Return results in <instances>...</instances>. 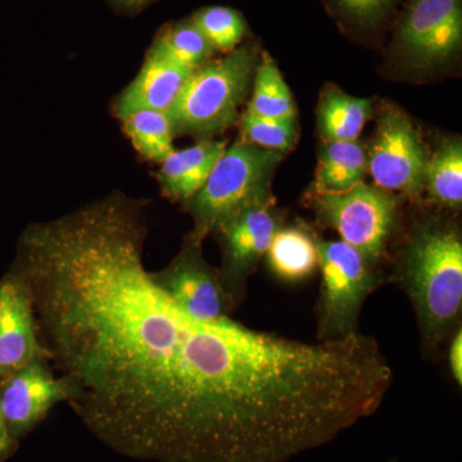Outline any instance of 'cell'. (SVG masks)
<instances>
[{"label":"cell","instance_id":"6da1fadb","mask_svg":"<svg viewBox=\"0 0 462 462\" xmlns=\"http://www.w3.org/2000/svg\"><path fill=\"white\" fill-rule=\"evenodd\" d=\"M147 206L112 193L27 225L9 273L88 430L133 460L194 462L247 397L256 334L191 318L154 282Z\"/></svg>","mask_w":462,"mask_h":462},{"label":"cell","instance_id":"7a4b0ae2","mask_svg":"<svg viewBox=\"0 0 462 462\" xmlns=\"http://www.w3.org/2000/svg\"><path fill=\"white\" fill-rule=\"evenodd\" d=\"M398 281L411 300L422 345L436 351L457 330L462 311V240L448 221L416 224L404 245Z\"/></svg>","mask_w":462,"mask_h":462},{"label":"cell","instance_id":"3957f363","mask_svg":"<svg viewBox=\"0 0 462 462\" xmlns=\"http://www.w3.org/2000/svg\"><path fill=\"white\" fill-rule=\"evenodd\" d=\"M260 57L257 45L248 42L193 71L169 112L175 135L206 141L230 129L251 90Z\"/></svg>","mask_w":462,"mask_h":462},{"label":"cell","instance_id":"277c9868","mask_svg":"<svg viewBox=\"0 0 462 462\" xmlns=\"http://www.w3.org/2000/svg\"><path fill=\"white\" fill-rule=\"evenodd\" d=\"M282 160V152L243 141L225 148L205 185L185 205L193 220L188 238L202 245L242 209L273 200L270 187Z\"/></svg>","mask_w":462,"mask_h":462},{"label":"cell","instance_id":"5b68a950","mask_svg":"<svg viewBox=\"0 0 462 462\" xmlns=\"http://www.w3.org/2000/svg\"><path fill=\"white\" fill-rule=\"evenodd\" d=\"M321 273L318 305V340H336L358 333L365 300L379 288L375 264L340 240L318 239Z\"/></svg>","mask_w":462,"mask_h":462},{"label":"cell","instance_id":"8992f818","mask_svg":"<svg viewBox=\"0 0 462 462\" xmlns=\"http://www.w3.org/2000/svg\"><path fill=\"white\" fill-rule=\"evenodd\" d=\"M312 206L319 221L343 242L375 266L383 260L397 221L398 199L392 191L363 181L342 193H314Z\"/></svg>","mask_w":462,"mask_h":462},{"label":"cell","instance_id":"52a82bcc","mask_svg":"<svg viewBox=\"0 0 462 462\" xmlns=\"http://www.w3.org/2000/svg\"><path fill=\"white\" fill-rule=\"evenodd\" d=\"M461 42L462 0H407L392 50L412 69H434L457 56Z\"/></svg>","mask_w":462,"mask_h":462},{"label":"cell","instance_id":"ba28073f","mask_svg":"<svg viewBox=\"0 0 462 462\" xmlns=\"http://www.w3.org/2000/svg\"><path fill=\"white\" fill-rule=\"evenodd\" d=\"M367 172L376 187L416 199L424 191L428 154L421 134L400 108L385 107L367 149Z\"/></svg>","mask_w":462,"mask_h":462},{"label":"cell","instance_id":"9c48e42d","mask_svg":"<svg viewBox=\"0 0 462 462\" xmlns=\"http://www.w3.org/2000/svg\"><path fill=\"white\" fill-rule=\"evenodd\" d=\"M152 276L182 311L197 320H229L236 307L224 288L218 269L203 257L202 245L188 236L178 256Z\"/></svg>","mask_w":462,"mask_h":462},{"label":"cell","instance_id":"30bf717a","mask_svg":"<svg viewBox=\"0 0 462 462\" xmlns=\"http://www.w3.org/2000/svg\"><path fill=\"white\" fill-rule=\"evenodd\" d=\"M281 224V215L269 200L242 209L216 231L223 251V266L218 269L221 282L236 306L245 297L249 276L266 254Z\"/></svg>","mask_w":462,"mask_h":462},{"label":"cell","instance_id":"8fae6325","mask_svg":"<svg viewBox=\"0 0 462 462\" xmlns=\"http://www.w3.org/2000/svg\"><path fill=\"white\" fill-rule=\"evenodd\" d=\"M69 387L39 357L0 380V411L14 439L30 433L58 403L67 402Z\"/></svg>","mask_w":462,"mask_h":462},{"label":"cell","instance_id":"7c38bea8","mask_svg":"<svg viewBox=\"0 0 462 462\" xmlns=\"http://www.w3.org/2000/svg\"><path fill=\"white\" fill-rule=\"evenodd\" d=\"M39 357L35 314L26 289L11 273L0 281V380Z\"/></svg>","mask_w":462,"mask_h":462},{"label":"cell","instance_id":"4fadbf2b","mask_svg":"<svg viewBox=\"0 0 462 462\" xmlns=\"http://www.w3.org/2000/svg\"><path fill=\"white\" fill-rule=\"evenodd\" d=\"M191 74L193 69L145 54L141 71L115 100L116 117L121 120L138 111L169 114Z\"/></svg>","mask_w":462,"mask_h":462},{"label":"cell","instance_id":"5bb4252c","mask_svg":"<svg viewBox=\"0 0 462 462\" xmlns=\"http://www.w3.org/2000/svg\"><path fill=\"white\" fill-rule=\"evenodd\" d=\"M225 148L224 142L206 139L191 147L175 149L160 163L157 172L163 196L187 205L205 185Z\"/></svg>","mask_w":462,"mask_h":462},{"label":"cell","instance_id":"9a60e30c","mask_svg":"<svg viewBox=\"0 0 462 462\" xmlns=\"http://www.w3.org/2000/svg\"><path fill=\"white\" fill-rule=\"evenodd\" d=\"M266 256L276 278L291 284L306 281L319 269L318 238L303 225L281 227Z\"/></svg>","mask_w":462,"mask_h":462},{"label":"cell","instance_id":"2e32d148","mask_svg":"<svg viewBox=\"0 0 462 462\" xmlns=\"http://www.w3.org/2000/svg\"><path fill=\"white\" fill-rule=\"evenodd\" d=\"M367 152L358 141L325 142L319 154L314 193H342L364 181Z\"/></svg>","mask_w":462,"mask_h":462},{"label":"cell","instance_id":"e0dca14e","mask_svg":"<svg viewBox=\"0 0 462 462\" xmlns=\"http://www.w3.org/2000/svg\"><path fill=\"white\" fill-rule=\"evenodd\" d=\"M372 102L336 87L322 90L318 108L319 133L324 142L357 141L373 116Z\"/></svg>","mask_w":462,"mask_h":462},{"label":"cell","instance_id":"ac0fdd59","mask_svg":"<svg viewBox=\"0 0 462 462\" xmlns=\"http://www.w3.org/2000/svg\"><path fill=\"white\" fill-rule=\"evenodd\" d=\"M147 53L196 71L211 60L215 51L190 18H187L163 26Z\"/></svg>","mask_w":462,"mask_h":462},{"label":"cell","instance_id":"d6986e66","mask_svg":"<svg viewBox=\"0 0 462 462\" xmlns=\"http://www.w3.org/2000/svg\"><path fill=\"white\" fill-rule=\"evenodd\" d=\"M247 111L263 117L296 120V105L273 58L261 51Z\"/></svg>","mask_w":462,"mask_h":462},{"label":"cell","instance_id":"ffe728a7","mask_svg":"<svg viewBox=\"0 0 462 462\" xmlns=\"http://www.w3.org/2000/svg\"><path fill=\"white\" fill-rule=\"evenodd\" d=\"M424 190L447 208H461L462 144L458 139L443 143L433 156L428 157Z\"/></svg>","mask_w":462,"mask_h":462},{"label":"cell","instance_id":"44dd1931","mask_svg":"<svg viewBox=\"0 0 462 462\" xmlns=\"http://www.w3.org/2000/svg\"><path fill=\"white\" fill-rule=\"evenodd\" d=\"M125 135L144 160L158 163L175 151L173 127L169 114L138 111L121 118Z\"/></svg>","mask_w":462,"mask_h":462},{"label":"cell","instance_id":"7402d4cb","mask_svg":"<svg viewBox=\"0 0 462 462\" xmlns=\"http://www.w3.org/2000/svg\"><path fill=\"white\" fill-rule=\"evenodd\" d=\"M190 21L202 32L212 50L221 53L236 50L248 33L243 14L224 5L199 9Z\"/></svg>","mask_w":462,"mask_h":462},{"label":"cell","instance_id":"603a6c76","mask_svg":"<svg viewBox=\"0 0 462 462\" xmlns=\"http://www.w3.org/2000/svg\"><path fill=\"white\" fill-rule=\"evenodd\" d=\"M343 26L360 35L379 33L391 23L400 0H325Z\"/></svg>","mask_w":462,"mask_h":462},{"label":"cell","instance_id":"cb8c5ba5","mask_svg":"<svg viewBox=\"0 0 462 462\" xmlns=\"http://www.w3.org/2000/svg\"><path fill=\"white\" fill-rule=\"evenodd\" d=\"M243 142L269 151H291L297 141L296 120L263 117L245 111L240 117Z\"/></svg>","mask_w":462,"mask_h":462},{"label":"cell","instance_id":"d4e9b609","mask_svg":"<svg viewBox=\"0 0 462 462\" xmlns=\"http://www.w3.org/2000/svg\"><path fill=\"white\" fill-rule=\"evenodd\" d=\"M451 343H449L448 363L452 376L458 385L462 384V330L458 328L452 334Z\"/></svg>","mask_w":462,"mask_h":462},{"label":"cell","instance_id":"484cf974","mask_svg":"<svg viewBox=\"0 0 462 462\" xmlns=\"http://www.w3.org/2000/svg\"><path fill=\"white\" fill-rule=\"evenodd\" d=\"M115 11L124 14H136L156 0H107Z\"/></svg>","mask_w":462,"mask_h":462},{"label":"cell","instance_id":"4316f807","mask_svg":"<svg viewBox=\"0 0 462 462\" xmlns=\"http://www.w3.org/2000/svg\"><path fill=\"white\" fill-rule=\"evenodd\" d=\"M17 440L9 433L7 424L0 411V462H5V458L14 452Z\"/></svg>","mask_w":462,"mask_h":462}]
</instances>
